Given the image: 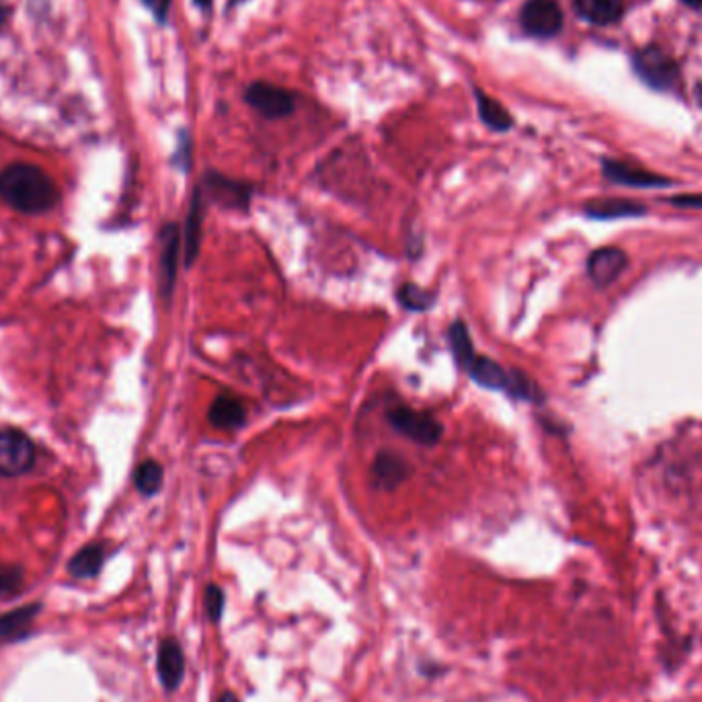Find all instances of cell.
<instances>
[{"label": "cell", "instance_id": "cell-13", "mask_svg": "<svg viewBox=\"0 0 702 702\" xmlns=\"http://www.w3.org/2000/svg\"><path fill=\"white\" fill-rule=\"evenodd\" d=\"M41 614V604H25L17 611L2 614L0 616V643H13L21 641L29 635L37 616Z\"/></svg>", "mask_w": 702, "mask_h": 702}, {"label": "cell", "instance_id": "cell-3", "mask_svg": "<svg viewBox=\"0 0 702 702\" xmlns=\"http://www.w3.org/2000/svg\"><path fill=\"white\" fill-rule=\"evenodd\" d=\"M386 419L396 433L428 448L435 446L444 435V426L432 414L415 411L411 407H403V405L393 407L386 415Z\"/></svg>", "mask_w": 702, "mask_h": 702}, {"label": "cell", "instance_id": "cell-26", "mask_svg": "<svg viewBox=\"0 0 702 702\" xmlns=\"http://www.w3.org/2000/svg\"><path fill=\"white\" fill-rule=\"evenodd\" d=\"M204 606H206V614L212 623H218L220 616H222V611H224V592L222 588L218 586H208L206 594H204Z\"/></svg>", "mask_w": 702, "mask_h": 702}, {"label": "cell", "instance_id": "cell-10", "mask_svg": "<svg viewBox=\"0 0 702 702\" xmlns=\"http://www.w3.org/2000/svg\"><path fill=\"white\" fill-rule=\"evenodd\" d=\"M411 477V467L395 452H380L372 463L374 485L384 491H395Z\"/></svg>", "mask_w": 702, "mask_h": 702}, {"label": "cell", "instance_id": "cell-6", "mask_svg": "<svg viewBox=\"0 0 702 702\" xmlns=\"http://www.w3.org/2000/svg\"><path fill=\"white\" fill-rule=\"evenodd\" d=\"M204 194L218 204L220 208L234 210V212H247L251 206L253 187L249 183L224 177L217 171H210L204 177Z\"/></svg>", "mask_w": 702, "mask_h": 702}, {"label": "cell", "instance_id": "cell-12", "mask_svg": "<svg viewBox=\"0 0 702 702\" xmlns=\"http://www.w3.org/2000/svg\"><path fill=\"white\" fill-rule=\"evenodd\" d=\"M201 224H204V192L198 187L192 196L185 233H183V263L185 268H192L198 259L199 247H201Z\"/></svg>", "mask_w": 702, "mask_h": 702}, {"label": "cell", "instance_id": "cell-23", "mask_svg": "<svg viewBox=\"0 0 702 702\" xmlns=\"http://www.w3.org/2000/svg\"><path fill=\"white\" fill-rule=\"evenodd\" d=\"M505 395L512 398H522V401H532L541 403L542 391L539 384L532 379H528L522 370H509V384L505 389Z\"/></svg>", "mask_w": 702, "mask_h": 702}, {"label": "cell", "instance_id": "cell-30", "mask_svg": "<svg viewBox=\"0 0 702 702\" xmlns=\"http://www.w3.org/2000/svg\"><path fill=\"white\" fill-rule=\"evenodd\" d=\"M212 2H214V0H194V4L199 7V9H210V7H212Z\"/></svg>", "mask_w": 702, "mask_h": 702}, {"label": "cell", "instance_id": "cell-4", "mask_svg": "<svg viewBox=\"0 0 702 702\" xmlns=\"http://www.w3.org/2000/svg\"><path fill=\"white\" fill-rule=\"evenodd\" d=\"M243 99L249 108L255 109L266 120H284L296 109V95L292 90L271 85L266 81H255L245 93Z\"/></svg>", "mask_w": 702, "mask_h": 702}, {"label": "cell", "instance_id": "cell-1", "mask_svg": "<svg viewBox=\"0 0 702 702\" xmlns=\"http://www.w3.org/2000/svg\"><path fill=\"white\" fill-rule=\"evenodd\" d=\"M0 199L21 214H44L58 204L60 192L44 169L13 162L0 171Z\"/></svg>", "mask_w": 702, "mask_h": 702}, {"label": "cell", "instance_id": "cell-2", "mask_svg": "<svg viewBox=\"0 0 702 702\" xmlns=\"http://www.w3.org/2000/svg\"><path fill=\"white\" fill-rule=\"evenodd\" d=\"M36 465V446L27 433L0 423V477L15 479Z\"/></svg>", "mask_w": 702, "mask_h": 702}, {"label": "cell", "instance_id": "cell-11", "mask_svg": "<svg viewBox=\"0 0 702 702\" xmlns=\"http://www.w3.org/2000/svg\"><path fill=\"white\" fill-rule=\"evenodd\" d=\"M627 268V255L616 247L598 249L588 259V273L595 286H608Z\"/></svg>", "mask_w": 702, "mask_h": 702}, {"label": "cell", "instance_id": "cell-8", "mask_svg": "<svg viewBox=\"0 0 702 702\" xmlns=\"http://www.w3.org/2000/svg\"><path fill=\"white\" fill-rule=\"evenodd\" d=\"M635 69L641 74L649 85L657 89H667L676 83L678 69L669 56L664 54L660 48L641 50L635 58Z\"/></svg>", "mask_w": 702, "mask_h": 702}, {"label": "cell", "instance_id": "cell-17", "mask_svg": "<svg viewBox=\"0 0 702 702\" xmlns=\"http://www.w3.org/2000/svg\"><path fill=\"white\" fill-rule=\"evenodd\" d=\"M472 93H475V103H477L479 118H481V122L489 130H493V132H507V130L514 127L512 113L497 99H493L487 90L479 89V87H475Z\"/></svg>", "mask_w": 702, "mask_h": 702}, {"label": "cell", "instance_id": "cell-21", "mask_svg": "<svg viewBox=\"0 0 702 702\" xmlns=\"http://www.w3.org/2000/svg\"><path fill=\"white\" fill-rule=\"evenodd\" d=\"M162 481H164V470L157 460H145L134 472V485L145 497L157 495L161 491Z\"/></svg>", "mask_w": 702, "mask_h": 702}, {"label": "cell", "instance_id": "cell-5", "mask_svg": "<svg viewBox=\"0 0 702 702\" xmlns=\"http://www.w3.org/2000/svg\"><path fill=\"white\" fill-rule=\"evenodd\" d=\"M563 21L557 0H526L520 9L524 34L537 39L557 36L563 29Z\"/></svg>", "mask_w": 702, "mask_h": 702}, {"label": "cell", "instance_id": "cell-9", "mask_svg": "<svg viewBox=\"0 0 702 702\" xmlns=\"http://www.w3.org/2000/svg\"><path fill=\"white\" fill-rule=\"evenodd\" d=\"M157 672L167 692H175L185 676V655L175 637H164L157 649Z\"/></svg>", "mask_w": 702, "mask_h": 702}, {"label": "cell", "instance_id": "cell-24", "mask_svg": "<svg viewBox=\"0 0 702 702\" xmlns=\"http://www.w3.org/2000/svg\"><path fill=\"white\" fill-rule=\"evenodd\" d=\"M23 586H25V574L19 565L0 563V600L21 594Z\"/></svg>", "mask_w": 702, "mask_h": 702}, {"label": "cell", "instance_id": "cell-29", "mask_svg": "<svg viewBox=\"0 0 702 702\" xmlns=\"http://www.w3.org/2000/svg\"><path fill=\"white\" fill-rule=\"evenodd\" d=\"M218 702H241L236 697H234L233 692H224L220 699H218Z\"/></svg>", "mask_w": 702, "mask_h": 702}, {"label": "cell", "instance_id": "cell-7", "mask_svg": "<svg viewBox=\"0 0 702 702\" xmlns=\"http://www.w3.org/2000/svg\"><path fill=\"white\" fill-rule=\"evenodd\" d=\"M181 233L177 224H164L161 231V271H159V288L162 300L173 298V290L177 282V266H180Z\"/></svg>", "mask_w": 702, "mask_h": 702}, {"label": "cell", "instance_id": "cell-19", "mask_svg": "<svg viewBox=\"0 0 702 702\" xmlns=\"http://www.w3.org/2000/svg\"><path fill=\"white\" fill-rule=\"evenodd\" d=\"M448 342H451L454 360L467 372L470 364L477 358L475 345H472V340H470L467 324L463 323V321L452 323L451 329H448Z\"/></svg>", "mask_w": 702, "mask_h": 702}, {"label": "cell", "instance_id": "cell-14", "mask_svg": "<svg viewBox=\"0 0 702 702\" xmlns=\"http://www.w3.org/2000/svg\"><path fill=\"white\" fill-rule=\"evenodd\" d=\"M106 561H108V546L103 542H90L78 553H74L66 569L76 579H93L101 574Z\"/></svg>", "mask_w": 702, "mask_h": 702}, {"label": "cell", "instance_id": "cell-16", "mask_svg": "<svg viewBox=\"0 0 702 702\" xmlns=\"http://www.w3.org/2000/svg\"><path fill=\"white\" fill-rule=\"evenodd\" d=\"M576 13L592 25H613L623 17L625 2L623 0H574Z\"/></svg>", "mask_w": 702, "mask_h": 702}, {"label": "cell", "instance_id": "cell-32", "mask_svg": "<svg viewBox=\"0 0 702 702\" xmlns=\"http://www.w3.org/2000/svg\"><path fill=\"white\" fill-rule=\"evenodd\" d=\"M685 4H688V7H694V9H699V7H702V0H682Z\"/></svg>", "mask_w": 702, "mask_h": 702}, {"label": "cell", "instance_id": "cell-28", "mask_svg": "<svg viewBox=\"0 0 702 702\" xmlns=\"http://www.w3.org/2000/svg\"><path fill=\"white\" fill-rule=\"evenodd\" d=\"M146 9L152 13V17L157 19L159 23H167L169 19V11L173 0H140Z\"/></svg>", "mask_w": 702, "mask_h": 702}, {"label": "cell", "instance_id": "cell-33", "mask_svg": "<svg viewBox=\"0 0 702 702\" xmlns=\"http://www.w3.org/2000/svg\"><path fill=\"white\" fill-rule=\"evenodd\" d=\"M697 97H699V103L702 106V83L699 85V89H697Z\"/></svg>", "mask_w": 702, "mask_h": 702}, {"label": "cell", "instance_id": "cell-25", "mask_svg": "<svg viewBox=\"0 0 702 702\" xmlns=\"http://www.w3.org/2000/svg\"><path fill=\"white\" fill-rule=\"evenodd\" d=\"M590 217L594 218H613V217H627V214H641L643 208L635 206L630 201H594L592 206H588L586 210Z\"/></svg>", "mask_w": 702, "mask_h": 702}, {"label": "cell", "instance_id": "cell-15", "mask_svg": "<svg viewBox=\"0 0 702 702\" xmlns=\"http://www.w3.org/2000/svg\"><path fill=\"white\" fill-rule=\"evenodd\" d=\"M210 423L218 430H238L247 421L245 405L234 396H217L208 411Z\"/></svg>", "mask_w": 702, "mask_h": 702}, {"label": "cell", "instance_id": "cell-22", "mask_svg": "<svg viewBox=\"0 0 702 702\" xmlns=\"http://www.w3.org/2000/svg\"><path fill=\"white\" fill-rule=\"evenodd\" d=\"M396 300L398 305L407 310L414 312H426L435 305V294L430 290L415 286V284H405L396 292Z\"/></svg>", "mask_w": 702, "mask_h": 702}, {"label": "cell", "instance_id": "cell-27", "mask_svg": "<svg viewBox=\"0 0 702 702\" xmlns=\"http://www.w3.org/2000/svg\"><path fill=\"white\" fill-rule=\"evenodd\" d=\"M173 164L180 167L183 173H187L189 167H192V138H189V132H185V130L180 134V145H177V150H175Z\"/></svg>", "mask_w": 702, "mask_h": 702}, {"label": "cell", "instance_id": "cell-18", "mask_svg": "<svg viewBox=\"0 0 702 702\" xmlns=\"http://www.w3.org/2000/svg\"><path fill=\"white\" fill-rule=\"evenodd\" d=\"M468 377L475 380L479 386L489 389V391H504L509 384V370H505L504 366H500L497 361L491 358H475L467 370Z\"/></svg>", "mask_w": 702, "mask_h": 702}, {"label": "cell", "instance_id": "cell-20", "mask_svg": "<svg viewBox=\"0 0 702 702\" xmlns=\"http://www.w3.org/2000/svg\"><path fill=\"white\" fill-rule=\"evenodd\" d=\"M604 175H608L611 180L618 181V183H629V185H662V183H667V181L660 180L651 173H645L641 169H635V167H629L625 162H614L606 161L604 162Z\"/></svg>", "mask_w": 702, "mask_h": 702}, {"label": "cell", "instance_id": "cell-31", "mask_svg": "<svg viewBox=\"0 0 702 702\" xmlns=\"http://www.w3.org/2000/svg\"><path fill=\"white\" fill-rule=\"evenodd\" d=\"M7 23V7L2 4V0H0V29H2V25Z\"/></svg>", "mask_w": 702, "mask_h": 702}]
</instances>
